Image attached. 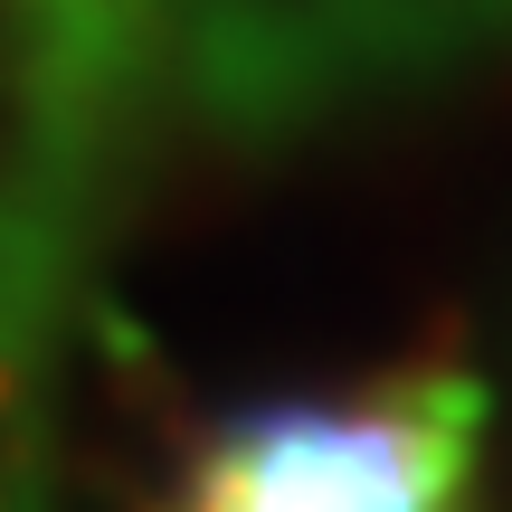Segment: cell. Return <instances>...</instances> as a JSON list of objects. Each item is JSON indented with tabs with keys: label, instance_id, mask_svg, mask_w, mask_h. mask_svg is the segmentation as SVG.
I'll return each mask as SVG.
<instances>
[{
	"label": "cell",
	"instance_id": "cell-3",
	"mask_svg": "<svg viewBox=\"0 0 512 512\" xmlns=\"http://www.w3.org/2000/svg\"><path fill=\"white\" fill-rule=\"evenodd\" d=\"M48 465V427H38V389L29 361H0V512H19V494Z\"/></svg>",
	"mask_w": 512,
	"mask_h": 512
},
{
	"label": "cell",
	"instance_id": "cell-2",
	"mask_svg": "<svg viewBox=\"0 0 512 512\" xmlns=\"http://www.w3.org/2000/svg\"><path fill=\"white\" fill-rule=\"evenodd\" d=\"M29 389H38V427L48 456L105 465V475L143 484L152 503L181 512L209 456V418L181 399V380L162 370V351L124 323L114 304L76 294L48 323V342L29 351Z\"/></svg>",
	"mask_w": 512,
	"mask_h": 512
},
{
	"label": "cell",
	"instance_id": "cell-1",
	"mask_svg": "<svg viewBox=\"0 0 512 512\" xmlns=\"http://www.w3.org/2000/svg\"><path fill=\"white\" fill-rule=\"evenodd\" d=\"M484 389L456 361H408L351 399H247L209 418L181 512H475Z\"/></svg>",
	"mask_w": 512,
	"mask_h": 512
}]
</instances>
